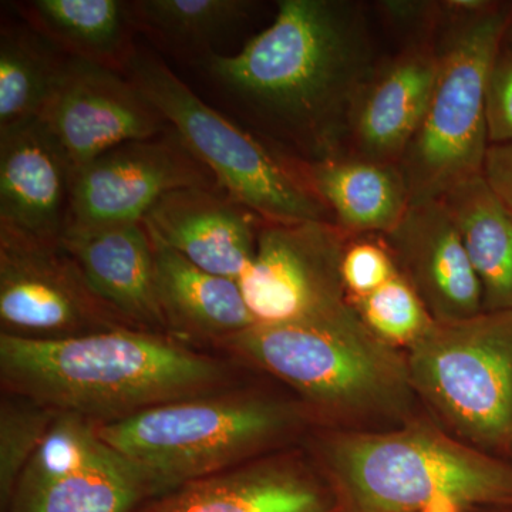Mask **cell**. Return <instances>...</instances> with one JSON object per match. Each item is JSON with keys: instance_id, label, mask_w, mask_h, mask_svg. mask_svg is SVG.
Returning a JSON list of instances; mask_svg holds the SVG:
<instances>
[{"instance_id": "12", "label": "cell", "mask_w": 512, "mask_h": 512, "mask_svg": "<svg viewBox=\"0 0 512 512\" xmlns=\"http://www.w3.org/2000/svg\"><path fill=\"white\" fill-rule=\"evenodd\" d=\"M218 188L214 177L171 133L111 148L73 174L67 228L143 222L168 192Z\"/></svg>"}, {"instance_id": "23", "label": "cell", "mask_w": 512, "mask_h": 512, "mask_svg": "<svg viewBox=\"0 0 512 512\" xmlns=\"http://www.w3.org/2000/svg\"><path fill=\"white\" fill-rule=\"evenodd\" d=\"M441 200L457 225L483 289V311H512V211L483 174Z\"/></svg>"}, {"instance_id": "27", "label": "cell", "mask_w": 512, "mask_h": 512, "mask_svg": "<svg viewBox=\"0 0 512 512\" xmlns=\"http://www.w3.org/2000/svg\"><path fill=\"white\" fill-rule=\"evenodd\" d=\"M367 328L394 348H410L436 320L409 279L399 272L375 292L349 299Z\"/></svg>"}, {"instance_id": "1", "label": "cell", "mask_w": 512, "mask_h": 512, "mask_svg": "<svg viewBox=\"0 0 512 512\" xmlns=\"http://www.w3.org/2000/svg\"><path fill=\"white\" fill-rule=\"evenodd\" d=\"M200 63L238 114L305 163L342 154L379 69L362 9L342 0H281L241 52Z\"/></svg>"}, {"instance_id": "28", "label": "cell", "mask_w": 512, "mask_h": 512, "mask_svg": "<svg viewBox=\"0 0 512 512\" xmlns=\"http://www.w3.org/2000/svg\"><path fill=\"white\" fill-rule=\"evenodd\" d=\"M389 247L373 241L348 244L342 261V278L348 299L363 298L399 274Z\"/></svg>"}, {"instance_id": "7", "label": "cell", "mask_w": 512, "mask_h": 512, "mask_svg": "<svg viewBox=\"0 0 512 512\" xmlns=\"http://www.w3.org/2000/svg\"><path fill=\"white\" fill-rule=\"evenodd\" d=\"M450 25L436 47L439 72L429 109L400 161L410 202L440 200L483 174L490 141L487 84L503 45L512 6L491 2L476 13L446 12Z\"/></svg>"}, {"instance_id": "29", "label": "cell", "mask_w": 512, "mask_h": 512, "mask_svg": "<svg viewBox=\"0 0 512 512\" xmlns=\"http://www.w3.org/2000/svg\"><path fill=\"white\" fill-rule=\"evenodd\" d=\"M487 130L490 146L512 140V42L504 39L487 84Z\"/></svg>"}, {"instance_id": "11", "label": "cell", "mask_w": 512, "mask_h": 512, "mask_svg": "<svg viewBox=\"0 0 512 512\" xmlns=\"http://www.w3.org/2000/svg\"><path fill=\"white\" fill-rule=\"evenodd\" d=\"M148 497L134 467L97 424L59 413L20 476L12 512H130Z\"/></svg>"}, {"instance_id": "33", "label": "cell", "mask_w": 512, "mask_h": 512, "mask_svg": "<svg viewBox=\"0 0 512 512\" xmlns=\"http://www.w3.org/2000/svg\"><path fill=\"white\" fill-rule=\"evenodd\" d=\"M510 210L512 211V208H510Z\"/></svg>"}, {"instance_id": "25", "label": "cell", "mask_w": 512, "mask_h": 512, "mask_svg": "<svg viewBox=\"0 0 512 512\" xmlns=\"http://www.w3.org/2000/svg\"><path fill=\"white\" fill-rule=\"evenodd\" d=\"M67 56L30 26L0 30V131L39 116Z\"/></svg>"}, {"instance_id": "4", "label": "cell", "mask_w": 512, "mask_h": 512, "mask_svg": "<svg viewBox=\"0 0 512 512\" xmlns=\"http://www.w3.org/2000/svg\"><path fill=\"white\" fill-rule=\"evenodd\" d=\"M301 423L289 403L220 390L158 404L97 430L134 467L148 497H156L254 461Z\"/></svg>"}, {"instance_id": "20", "label": "cell", "mask_w": 512, "mask_h": 512, "mask_svg": "<svg viewBox=\"0 0 512 512\" xmlns=\"http://www.w3.org/2000/svg\"><path fill=\"white\" fill-rule=\"evenodd\" d=\"M148 234L154 248L158 303L170 335L221 343L255 325L238 281L198 268Z\"/></svg>"}, {"instance_id": "13", "label": "cell", "mask_w": 512, "mask_h": 512, "mask_svg": "<svg viewBox=\"0 0 512 512\" xmlns=\"http://www.w3.org/2000/svg\"><path fill=\"white\" fill-rule=\"evenodd\" d=\"M37 119L63 148L74 173L111 148L170 130L127 76L72 57Z\"/></svg>"}, {"instance_id": "14", "label": "cell", "mask_w": 512, "mask_h": 512, "mask_svg": "<svg viewBox=\"0 0 512 512\" xmlns=\"http://www.w3.org/2000/svg\"><path fill=\"white\" fill-rule=\"evenodd\" d=\"M386 239L399 271L436 322H457L484 312L480 281L441 198L410 202Z\"/></svg>"}, {"instance_id": "18", "label": "cell", "mask_w": 512, "mask_h": 512, "mask_svg": "<svg viewBox=\"0 0 512 512\" xmlns=\"http://www.w3.org/2000/svg\"><path fill=\"white\" fill-rule=\"evenodd\" d=\"M437 72L439 57L430 45L409 47L379 66L350 127L357 157L399 167L429 109Z\"/></svg>"}, {"instance_id": "10", "label": "cell", "mask_w": 512, "mask_h": 512, "mask_svg": "<svg viewBox=\"0 0 512 512\" xmlns=\"http://www.w3.org/2000/svg\"><path fill=\"white\" fill-rule=\"evenodd\" d=\"M348 235L333 222H262L254 259L238 279L255 322H298L348 302L342 278Z\"/></svg>"}, {"instance_id": "2", "label": "cell", "mask_w": 512, "mask_h": 512, "mask_svg": "<svg viewBox=\"0 0 512 512\" xmlns=\"http://www.w3.org/2000/svg\"><path fill=\"white\" fill-rule=\"evenodd\" d=\"M6 392L96 424L220 392L229 369L170 335L133 328L57 340L0 335Z\"/></svg>"}, {"instance_id": "21", "label": "cell", "mask_w": 512, "mask_h": 512, "mask_svg": "<svg viewBox=\"0 0 512 512\" xmlns=\"http://www.w3.org/2000/svg\"><path fill=\"white\" fill-rule=\"evenodd\" d=\"M303 164L313 190L348 234L386 237L409 208V190L397 165L343 154Z\"/></svg>"}, {"instance_id": "16", "label": "cell", "mask_w": 512, "mask_h": 512, "mask_svg": "<svg viewBox=\"0 0 512 512\" xmlns=\"http://www.w3.org/2000/svg\"><path fill=\"white\" fill-rule=\"evenodd\" d=\"M261 218L220 188L185 187L147 212L151 234L210 274L238 281L254 259Z\"/></svg>"}, {"instance_id": "8", "label": "cell", "mask_w": 512, "mask_h": 512, "mask_svg": "<svg viewBox=\"0 0 512 512\" xmlns=\"http://www.w3.org/2000/svg\"><path fill=\"white\" fill-rule=\"evenodd\" d=\"M414 392L470 443L512 434V311L434 322L406 356Z\"/></svg>"}, {"instance_id": "5", "label": "cell", "mask_w": 512, "mask_h": 512, "mask_svg": "<svg viewBox=\"0 0 512 512\" xmlns=\"http://www.w3.org/2000/svg\"><path fill=\"white\" fill-rule=\"evenodd\" d=\"M126 76L229 198L265 222L335 224L309 183L303 161L268 147L212 109L163 60L137 50Z\"/></svg>"}, {"instance_id": "17", "label": "cell", "mask_w": 512, "mask_h": 512, "mask_svg": "<svg viewBox=\"0 0 512 512\" xmlns=\"http://www.w3.org/2000/svg\"><path fill=\"white\" fill-rule=\"evenodd\" d=\"M60 245L130 328L170 335L158 303L153 242L143 222L67 228Z\"/></svg>"}, {"instance_id": "15", "label": "cell", "mask_w": 512, "mask_h": 512, "mask_svg": "<svg viewBox=\"0 0 512 512\" xmlns=\"http://www.w3.org/2000/svg\"><path fill=\"white\" fill-rule=\"evenodd\" d=\"M73 167L39 119L0 131V225L60 244Z\"/></svg>"}, {"instance_id": "31", "label": "cell", "mask_w": 512, "mask_h": 512, "mask_svg": "<svg viewBox=\"0 0 512 512\" xmlns=\"http://www.w3.org/2000/svg\"><path fill=\"white\" fill-rule=\"evenodd\" d=\"M419 512H463V507L448 495H437L423 505Z\"/></svg>"}, {"instance_id": "32", "label": "cell", "mask_w": 512, "mask_h": 512, "mask_svg": "<svg viewBox=\"0 0 512 512\" xmlns=\"http://www.w3.org/2000/svg\"><path fill=\"white\" fill-rule=\"evenodd\" d=\"M505 40H508V42H512V19L510 22V26H508L507 33H505Z\"/></svg>"}, {"instance_id": "24", "label": "cell", "mask_w": 512, "mask_h": 512, "mask_svg": "<svg viewBox=\"0 0 512 512\" xmlns=\"http://www.w3.org/2000/svg\"><path fill=\"white\" fill-rule=\"evenodd\" d=\"M255 3L247 0H134L128 2L137 32L174 55L204 60L212 46L237 28Z\"/></svg>"}, {"instance_id": "6", "label": "cell", "mask_w": 512, "mask_h": 512, "mask_svg": "<svg viewBox=\"0 0 512 512\" xmlns=\"http://www.w3.org/2000/svg\"><path fill=\"white\" fill-rule=\"evenodd\" d=\"M325 454L362 512H419L437 495L461 507L512 501L511 466L434 427L340 434Z\"/></svg>"}, {"instance_id": "30", "label": "cell", "mask_w": 512, "mask_h": 512, "mask_svg": "<svg viewBox=\"0 0 512 512\" xmlns=\"http://www.w3.org/2000/svg\"><path fill=\"white\" fill-rule=\"evenodd\" d=\"M483 175L508 208H512V140L488 147Z\"/></svg>"}, {"instance_id": "3", "label": "cell", "mask_w": 512, "mask_h": 512, "mask_svg": "<svg viewBox=\"0 0 512 512\" xmlns=\"http://www.w3.org/2000/svg\"><path fill=\"white\" fill-rule=\"evenodd\" d=\"M220 345L338 419L399 416L416 393L406 357L377 338L349 301L298 322L255 323Z\"/></svg>"}, {"instance_id": "22", "label": "cell", "mask_w": 512, "mask_h": 512, "mask_svg": "<svg viewBox=\"0 0 512 512\" xmlns=\"http://www.w3.org/2000/svg\"><path fill=\"white\" fill-rule=\"evenodd\" d=\"M16 9L26 25L72 59L126 76L136 56L137 29L123 0H30Z\"/></svg>"}, {"instance_id": "26", "label": "cell", "mask_w": 512, "mask_h": 512, "mask_svg": "<svg viewBox=\"0 0 512 512\" xmlns=\"http://www.w3.org/2000/svg\"><path fill=\"white\" fill-rule=\"evenodd\" d=\"M56 410L30 397L3 393L0 402V500L8 508L29 461L45 440Z\"/></svg>"}, {"instance_id": "9", "label": "cell", "mask_w": 512, "mask_h": 512, "mask_svg": "<svg viewBox=\"0 0 512 512\" xmlns=\"http://www.w3.org/2000/svg\"><path fill=\"white\" fill-rule=\"evenodd\" d=\"M0 328L13 338L57 340L130 326L62 245L0 225Z\"/></svg>"}, {"instance_id": "19", "label": "cell", "mask_w": 512, "mask_h": 512, "mask_svg": "<svg viewBox=\"0 0 512 512\" xmlns=\"http://www.w3.org/2000/svg\"><path fill=\"white\" fill-rule=\"evenodd\" d=\"M165 497L151 512H328L320 485L291 458L249 461Z\"/></svg>"}]
</instances>
